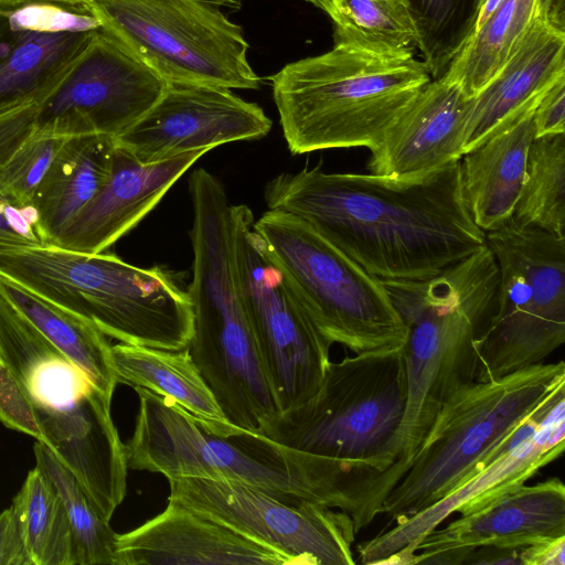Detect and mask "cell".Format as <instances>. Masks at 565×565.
Returning a JSON list of instances; mask_svg holds the SVG:
<instances>
[{
    "mask_svg": "<svg viewBox=\"0 0 565 565\" xmlns=\"http://www.w3.org/2000/svg\"><path fill=\"white\" fill-rule=\"evenodd\" d=\"M264 198L383 280L433 277L486 245L465 202L460 160L414 180L317 164L276 175Z\"/></svg>",
    "mask_w": 565,
    "mask_h": 565,
    "instance_id": "1",
    "label": "cell"
},
{
    "mask_svg": "<svg viewBox=\"0 0 565 565\" xmlns=\"http://www.w3.org/2000/svg\"><path fill=\"white\" fill-rule=\"evenodd\" d=\"M134 390L139 408L125 445L128 468L167 479L236 481L287 502L319 503L348 513L355 533L370 524L377 471L300 451L239 427L216 433L172 399Z\"/></svg>",
    "mask_w": 565,
    "mask_h": 565,
    "instance_id": "2",
    "label": "cell"
},
{
    "mask_svg": "<svg viewBox=\"0 0 565 565\" xmlns=\"http://www.w3.org/2000/svg\"><path fill=\"white\" fill-rule=\"evenodd\" d=\"M406 330L407 399L396 461L379 477L384 500L405 473L445 401L476 381V341L498 302L499 266L487 244L419 280L380 279Z\"/></svg>",
    "mask_w": 565,
    "mask_h": 565,
    "instance_id": "3",
    "label": "cell"
},
{
    "mask_svg": "<svg viewBox=\"0 0 565 565\" xmlns=\"http://www.w3.org/2000/svg\"><path fill=\"white\" fill-rule=\"evenodd\" d=\"M0 275L93 323L125 344L188 347L193 309L182 280L162 266H132L114 254L0 244Z\"/></svg>",
    "mask_w": 565,
    "mask_h": 565,
    "instance_id": "4",
    "label": "cell"
},
{
    "mask_svg": "<svg viewBox=\"0 0 565 565\" xmlns=\"http://www.w3.org/2000/svg\"><path fill=\"white\" fill-rule=\"evenodd\" d=\"M430 79L414 54L381 57L340 46L291 62L271 78L294 154L356 147L371 151Z\"/></svg>",
    "mask_w": 565,
    "mask_h": 565,
    "instance_id": "5",
    "label": "cell"
},
{
    "mask_svg": "<svg viewBox=\"0 0 565 565\" xmlns=\"http://www.w3.org/2000/svg\"><path fill=\"white\" fill-rule=\"evenodd\" d=\"M563 394V361L459 387L441 405L379 514L398 523L443 499L510 447L521 428Z\"/></svg>",
    "mask_w": 565,
    "mask_h": 565,
    "instance_id": "6",
    "label": "cell"
},
{
    "mask_svg": "<svg viewBox=\"0 0 565 565\" xmlns=\"http://www.w3.org/2000/svg\"><path fill=\"white\" fill-rule=\"evenodd\" d=\"M403 345L330 361L316 394L266 419L257 434L385 472L396 461L395 440L407 399Z\"/></svg>",
    "mask_w": 565,
    "mask_h": 565,
    "instance_id": "7",
    "label": "cell"
},
{
    "mask_svg": "<svg viewBox=\"0 0 565 565\" xmlns=\"http://www.w3.org/2000/svg\"><path fill=\"white\" fill-rule=\"evenodd\" d=\"M190 237L193 332L188 352L227 422L258 433L279 409L237 288L230 221L221 212L200 213Z\"/></svg>",
    "mask_w": 565,
    "mask_h": 565,
    "instance_id": "8",
    "label": "cell"
},
{
    "mask_svg": "<svg viewBox=\"0 0 565 565\" xmlns=\"http://www.w3.org/2000/svg\"><path fill=\"white\" fill-rule=\"evenodd\" d=\"M318 331L354 353L401 347L405 326L381 280L298 216L266 211L253 224Z\"/></svg>",
    "mask_w": 565,
    "mask_h": 565,
    "instance_id": "9",
    "label": "cell"
},
{
    "mask_svg": "<svg viewBox=\"0 0 565 565\" xmlns=\"http://www.w3.org/2000/svg\"><path fill=\"white\" fill-rule=\"evenodd\" d=\"M484 234L499 291L475 344L480 382L542 363L565 341V238L512 220Z\"/></svg>",
    "mask_w": 565,
    "mask_h": 565,
    "instance_id": "10",
    "label": "cell"
},
{
    "mask_svg": "<svg viewBox=\"0 0 565 565\" xmlns=\"http://www.w3.org/2000/svg\"><path fill=\"white\" fill-rule=\"evenodd\" d=\"M100 28L167 82L256 89L248 42L211 0H97L84 4Z\"/></svg>",
    "mask_w": 565,
    "mask_h": 565,
    "instance_id": "11",
    "label": "cell"
},
{
    "mask_svg": "<svg viewBox=\"0 0 565 565\" xmlns=\"http://www.w3.org/2000/svg\"><path fill=\"white\" fill-rule=\"evenodd\" d=\"M230 221L237 288L276 404L286 411L319 390L331 344L267 258L250 209L231 204Z\"/></svg>",
    "mask_w": 565,
    "mask_h": 565,
    "instance_id": "12",
    "label": "cell"
},
{
    "mask_svg": "<svg viewBox=\"0 0 565 565\" xmlns=\"http://www.w3.org/2000/svg\"><path fill=\"white\" fill-rule=\"evenodd\" d=\"M169 501L284 555L289 564L353 565L352 518L319 503L287 502L248 484L168 479Z\"/></svg>",
    "mask_w": 565,
    "mask_h": 565,
    "instance_id": "13",
    "label": "cell"
},
{
    "mask_svg": "<svg viewBox=\"0 0 565 565\" xmlns=\"http://www.w3.org/2000/svg\"><path fill=\"white\" fill-rule=\"evenodd\" d=\"M167 83L100 28L38 104L35 135L116 138L151 108Z\"/></svg>",
    "mask_w": 565,
    "mask_h": 565,
    "instance_id": "14",
    "label": "cell"
},
{
    "mask_svg": "<svg viewBox=\"0 0 565 565\" xmlns=\"http://www.w3.org/2000/svg\"><path fill=\"white\" fill-rule=\"evenodd\" d=\"M565 447V396L530 419L514 443L460 486L420 512L359 544L365 565H407L415 546L454 512H467L524 484L562 455Z\"/></svg>",
    "mask_w": 565,
    "mask_h": 565,
    "instance_id": "15",
    "label": "cell"
},
{
    "mask_svg": "<svg viewBox=\"0 0 565 565\" xmlns=\"http://www.w3.org/2000/svg\"><path fill=\"white\" fill-rule=\"evenodd\" d=\"M271 120L262 107L221 86L168 82L160 98L115 138L141 163L265 137Z\"/></svg>",
    "mask_w": 565,
    "mask_h": 565,
    "instance_id": "16",
    "label": "cell"
},
{
    "mask_svg": "<svg viewBox=\"0 0 565 565\" xmlns=\"http://www.w3.org/2000/svg\"><path fill=\"white\" fill-rule=\"evenodd\" d=\"M460 514L427 533L407 565H459L479 546L523 548L565 535V486L557 477L524 483Z\"/></svg>",
    "mask_w": 565,
    "mask_h": 565,
    "instance_id": "17",
    "label": "cell"
},
{
    "mask_svg": "<svg viewBox=\"0 0 565 565\" xmlns=\"http://www.w3.org/2000/svg\"><path fill=\"white\" fill-rule=\"evenodd\" d=\"M110 403L93 386L68 407L36 405L43 444L74 475L96 512L108 522L126 495L128 471Z\"/></svg>",
    "mask_w": 565,
    "mask_h": 565,
    "instance_id": "18",
    "label": "cell"
},
{
    "mask_svg": "<svg viewBox=\"0 0 565 565\" xmlns=\"http://www.w3.org/2000/svg\"><path fill=\"white\" fill-rule=\"evenodd\" d=\"M209 150L196 149L145 164L115 142L107 180L52 246L88 255L104 253L153 210Z\"/></svg>",
    "mask_w": 565,
    "mask_h": 565,
    "instance_id": "19",
    "label": "cell"
},
{
    "mask_svg": "<svg viewBox=\"0 0 565 565\" xmlns=\"http://www.w3.org/2000/svg\"><path fill=\"white\" fill-rule=\"evenodd\" d=\"M470 98L444 76L430 79L370 151V173L398 180L425 177L463 154Z\"/></svg>",
    "mask_w": 565,
    "mask_h": 565,
    "instance_id": "20",
    "label": "cell"
},
{
    "mask_svg": "<svg viewBox=\"0 0 565 565\" xmlns=\"http://www.w3.org/2000/svg\"><path fill=\"white\" fill-rule=\"evenodd\" d=\"M287 565L288 559L220 523L168 503L157 516L117 535L116 565Z\"/></svg>",
    "mask_w": 565,
    "mask_h": 565,
    "instance_id": "21",
    "label": "cell"
},
{
    "mask_svg": "<svg viewBox=\"0 0 565 565\" xmlns=\"http://www.w3.org/2000/svg\"><path fill=\"white\" fill-rule=\"evenodd\" d=\"M565 76V32L537 17L497 74L470 98L463 154L533 109Z\"/></svg>",
    "mask_w": 565,
    "mask_h": 565,
    "instance_id": "22",
    "label": "cell"
},
{
    "mask_svg": "<svg viewBox=\"0 0 565 565\" xmlns=\"http://www.w3.org/2000/svg\"><path fill=\"white\" fill-rule=\"evenodd\" d=\"M534 108L460 158L465 202L471 218L484 233L512 218L534 139Z\"/></svg>",
    "mask_w": 565,
    "mask_h": 565,
    "instance_id": "23",
    "label": "cell"
},
{
    "mask_svg": "<svg viewBox=\"0 0 565 565\" xmlns=\"http://www.w3.org/2000/svg\"><path fill=\"white\" fill-rule=\"evenodd\" d=\"M0 360L35 405L65 408L94 385L86 373L53 345L0 294Z\"/></svg>",
    "mask_w": 565,
    "mask_h": 565,
    "instance_id": "24",
    "label": "cell"
},
{
    "mask_svg": "<svg viewBox=\"0 0 565 565\" xmlns=\"http://www.w3.org/2000/svg\"><path fill=\"white\" fill-rule=\"evenodd\" d=\"M114 148L109 136L66 138L32 201L50 245L107 180Z\"/></svg>",
    "mask_w": 565,
    "mask_h": 565,
    "instance_id": "25",
    "label": "cell"
},
{
    "mask_svg": "<svg viewBox=\"0 0 565 565\" xmlns=\"http://www.w3.org/2000/svg\"><path fill=\"white\" fill-rule=\"evenodd\" d=\"M110 354L117 383L166 396L216 433L236 427L225 418L186 348L167 351L120 343L111 345Z\"/></svg>",
    "mask_w": 565,
    "mask_h": 565,
    "instance_id": "26",
    "label": "cell"
},
{
    "mask_svg": "<svg viewBox=\"0 0 565 565\" xmlns=\"http://www.w3.org/2000/svg\"><path fill=\"white\" fill-rule=\"evenodd\" d=\"M10 33L9 45L0 56V114L42 102L61 82L95 31Z\"/></svg>",
    "mask_w": 565,
    "mask_h": 565,
    "instance_id": "27",
    "label": "cell"
},
{
    "mask_svg": "<svg viewBox=\"0 0 565 565\" xmlns=\"http://www.w3.org/2000/svg\"><path fill=\"white\" fill-rule=\"evenodd\" d=\"M0 294L111 399L117 383L106 335L76 313L0 275Z\"/></svg>",
    "mask_w": 565,
    "mask_h": 565,
    "instance_id": "28",
    "label": "cell"
},
{
    "mask_svg": "<svg viewBox=\"0 0 565 565\" xmlns=\"http://www.w3.org/2000/svg\"><path fill=\"white\" fill-rule=\"evenodd\" d=\"M536 18V0H502L450 62L444 77L473 97L503 66Z\"/></svg>",
    "mask_w": 565,
    "mask_h": 565,
    "instance_id": "29",
    "label": "cell"
},
{
    "mask_svg": "<svg viewBox=\"0 0 565 565\" xmlns=\"http://www.w3.org/2000/svg\"><path fill=\"white\" fill-rule=\"evenodd\" d=\"M334 46L381 56L413 54L418 32L402 0H330Z\"/></svg>",
    "mask_w": 565,
    "mask_h": 565,
    "instance_id": "30",
    "label": "cell"
},
{
    "mask_svg": "<svg viewBox=\"0 0 565 565\" xmlns=\"http://www.w3.org/2000/svg\"><path fill=\"white\" fill-rule=\"evenodd\" d=\"M13 508L32 565H77L63 503L49 478L32 469L13 498Z\"/></svg>",
    "mask_w": 565,
    "mask_h": 565,
    "instance_id": "31",
    "label": "cell"
},
{
    "mask_svg": "<svg viewBox=\"0 0 565 565\" xmlns=\"http://www.w3.org/2000/svg\"><path fill=\"white\" fill-rule=\"evenodd\" d=\"M511 220L565 238V134L532 140Z\"/></svg>",
    "mask_w": 565,
    "mask_h": 565,
    "instance_id": "32",
    "label": "cell"
},
{
    "mask_svg": "<svg viewBox=\"0 0 565 565\" xmlns=\"http://www.w3.org/2000/svg\"><path fill=\"white\" fill-rule=\"evenodd\" d=\"M36 466L51 481L72 530L77 565H116L117 533L94 509L74 475L42 443L34 445Z\"/></svg>",
    "mask_w": 565,
    "mask_h": 565,
    "instance_id": "33",
    "label": "cell"
},
{
    "mask_svg": "<svg viewBox=\"0 0 565 565\" xmlns=\"http://www.w3.org/2000/svg\"><path fill=\"white\" fill-rule=\"evenodd\" d=\"M416 24V47L431 79L439 78L473 32V0H402Z\"/></svg>",
    "mask_w": 565,
    "mask_h": 565,
    "instance_id": "34",
    "label": "cell"
},
{
    "mask_svg": "<svg viewBox=\"0 0 565 565\" xmlns=\"http://www.w3.org/2000/svg\"><path fill=\"white\" fill-rule=\"evenodd\" d=\"M66 138L34 135L0 166V189L22 203L32 204Z\"/></svg>",
    "mask_w": 565,
    "mask_h": 565,
    "instance_id": "35",
    "label": "cell"
},
{
    "mask_svg": "<svg viewBox=\"0 0 565 565\" xmlns=\"http://www.w3.org/2000/svg\"><path fill=\"white\" fill-rule=\"evenodd\" d=\"M0 19L11 32H92L100 29L84 4L25 1L0 7Z\"/></svg>",
    "mask_w": 565,
    "mask_h": 565,
    "instance_id": "36",
    "label": "cell"
},
{
    "mask_svg": "<svg viewBox=\"0 0 565 565\" xmlns=\"http://www.w3.org/2000/svg\"><path fill=\"white\" fill-rule=\"evenodd\" d=\"M0 422L8 428L18 430L44 443L36 405L12 373L0 360Z\"/></svg>",
    "mask_w": 565,
    "mask_h": 565,
    "instance_id": "37",
    "label": "cell"
},
{
    "mask_svg": "<svg viewBox=\"0 0 565 565\" xmlns=\"http://www.w3.org/2000/svg\"><path fill=\"white\" fill-rule=\"evenodd\" d=\"M0 244L49 246L33 204L22 203L0 189Z\"/></svg>",
    "mask_w": 565,
    "mask_h": 565,
    "instance_id": "38",
    "label": "cell"
},
{
    "mask_svg": "<svg viewBox=\"0 0 565 565\" xmlns=\"http://www.w3.org/2000/svg\"><path fill=\"white\" fill-rule=\"evenodd\" d=\"M38 104H26L0 114V166L35 135Z\"/></svg>",
    "mask_w": 565,
    "mask_h": 565,
    "instance_id": "39",
    "label": "cell"
},
{
    "mask_svg": "<svg viewBox=\"0 0 565 565\" xmlns=\"http://www.w3.org/2000/svg\"><path fill=\"white\" fill-rule=\"evenodd\" d=\"M534 138L565 134V76L541 97L533 111Z\"/></svg>",
    "mask_w": 565,
    "mask_h": 565,
    "instance_id": "40",
    "label": "cell"
},
{
    "mask_svg": "<svg viewBox=\"0 0 565 565\" xmlns=\"http://www.w3.org/2000/svg\"><path fill=\"white\" fill-rule=\"evenodd\" d=\"M0 565H32L12 507L0 514Z\"/></svg>",
    "mask_w": 565,
    "mask_h": 565,
    "instance_id": "41",
    "label": "cell"
},
{
    "mask_svg": "<svg viewBox=\"0 0 565 565\" xmlns=\"http://www.w3.org/2000/svg\"><path fill=\"white\" fill-rule=\"evenodd\" d=\"M520 556L522 565H565V535L527 545Z\"/></svg>",
    "mask_w": 565,
    "mask_h": 565,
    "instance_id": "42",
    "label": "cell"
},
{
    "mask_svg": "<svg viewBox=\"0 0 565 565\" xmlns=\"http://www.w3.org/2000/svg\"><path fill=\"white\" fill-rule=\"evenodd\" d=\"M522 548L483 545L472 550L463 564L469 565H522L520 552Z\"/></svg>",
    "mask_w": 565,
    "mask_h": 565,
    "instance_id": "43",
    "label": "cell"
},
{
    "mask_svg": "<svg viewBox=\"0 0 565 565\" xmlns=\"http://www.w3.org/2000/svg\"><path fill=\"white\" fill-rule=\"evenodd\" d=\"M536 17L565 32V0H536Z\"/></svg>",
    "mask_w": 565,
    "mask_h": 565,
    "instance_id": "44",
    "label": "cell"
},
{
    "mask_svg": "<svg viewBox=\"0 0 565 565\" xmlns=\"http://www.w3.org/2000/svg\"><path fill=\"white\" fill-rule=\"evenodd\" d=\"M25 1H53L68 4H86L88 2L97 1V0H0V7H8L20 2ZM222 4L224 8H228L232 10H236L239 8V3L236 0H211Z\"/></svg>",
    "mask_w": 565,
    "mask_h": 565,
    "instance_id": "45",
    "label": "cell"
},
{
    "mask_svg": "<svg viewBox=\"0 0 565 565\" xmlns=\"http://www.w3.org/2000/svg\"><path fill=\"white\" fill-rule=\"evenodd\" d=\"M501 1L502 0H484L481 3V6L479 7V10H478V13H477V18H476V22H475L472 34L475 33L476 30H478L486 22V20L499 7Z\"/></svg>",
    "mask_w": 565,
    "mask_h": 565,
    "instance_id": "46",
    "label": "cell"
},
{
    "mask_svg": "<svg viewBox=\"0 0 565 565\" xmlns=\"http://www.w3.org/2000/svg\"><path fill=\"white\" fill-rule=\"evenodd\" d=\"M315 7L323 10L326 13L329 11L330 8V0H305Z\"/></svg>",
    "mask_w": 565,
    "mask_h": 565,
    "instance_id": "47",
    "label": "cell"
},
{
    "mask_svg": "<svg viewBox=\"0 0 565 565\" xmlns=\"http://www.w3.org/2000/svg\"><path fill=\"white\" fill-rule=\"evenodd\" d=\"M483 1H484V0H473L475 6H476V9H477V13H478L479 7L481 6V3H482Z\"/></svg>",
    "mask_w": 565,
    "mask_h": 565,
    "instance_id": "48",
    "label": "cell"
}]
</instances>
